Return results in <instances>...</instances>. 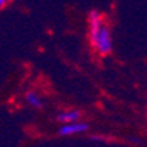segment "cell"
I'll return each instance as SVG.
<instances>
[{"mask_svg":"<svg viewBox=\"0 0 147 147\" xmlns=\"http://www.w3.org/2000/svg\"><path fill=\"white\" fill-rule=\"evenodd\" d=\"M88 40L93 50L100 56H107L113 50V38L110 28L103 15L97 10L88 13Z\"/></svg>","mask_w":147,"mask_h":147,"instance_id":"cell-1","label":"cell"},{"mask_svg":"<svg viewBox=\"0 0 147 147\" xmlns=\"http://www.w3.org/2000/svg\"><path fill=\"white\" fill-rule=\"evenodd\" d=\"M88 129V125L82 121H72L66 122V124H60L59 128V136L62 137H74V136H80V134L85 132Z\"/></svg>","mask_w":147,"mask_h":147,"instance_id":"cell-2","label":"cell"},{"mask_svg":"<svg viewBox=\"0 0 147 147\" xmlns=\"http://www.w3.org/2000/svg\"><path fill=\"white\" fill-rule=\"evenodd\" d=\"M25 103L32 109H41L44 106V100H43L41 94H38L37 91H32V90L25 93Z\"/></svg>","mask_w":147,"mask_h":147,"instance_id":"cell-3","label":"cell"},{"mask_svg":"<svg viewBox=\"0 0 147 147\" xmlns=\"http://www.w3.org/2000/svg\"><path fill=\"white\" fill-rule=\"evenodd\" d=\"M81 118V113L75 109H66L62 110L59 115H57V121L60 124H66V122H72V121H78Z\"/></svg>","mask_w":147,"mask_h":147,"instance_id":"cell-4","label":"cell"},{"mask_svg":"<svg viewBox=\"0 0 147 147\" xmlns=\"http://www.w3.org/2000/svg\"><path fill=\"white\" fill-rule=\"evenodd\" d=\"M9 3H10V0H0V10H2L3 7H6Z\"/></svg>","mask_w":147,"mask_h":147,"instance_id":"cell-5","label":"cell"}]
</instances>
